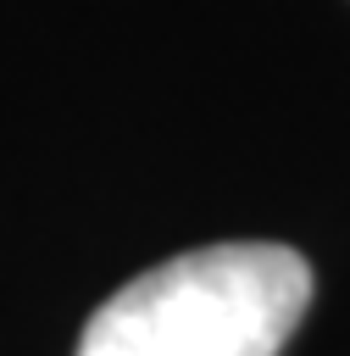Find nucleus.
<instances>
[{"mask_svg": "<svg viewBox=\"0 0 350 356\" xmlns=\"http://www.w3.org/2000/svg\"><path fill=\"white\" fill-rule=\"evenodd\" d=\"M311 306V267L272 239L183 250L128 278L72 356H278Z\"/></svg>", "mask_w": 350, "mask_h": 356, "instance_id": "1", "label": "nucleus"}]
</instances>
